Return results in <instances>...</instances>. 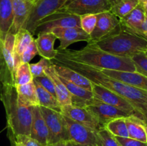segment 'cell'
<instances>
[{"label": "cell", "instance_id": "obj_1", "mask_svg": "<svg viewBox=\"0 0 147 146\" xmlns=\"http://www.w3.org/2000/svg\"><path fill=\"white\" fill-rule=\"evenodd\" d=\"M53 64L66 66L87 77L90 82L98 85L103 86L111 91L126 99L134 108L144 117L145 123L147 125V91L129 84L123 83L117 80L106 75L99 69L90 66L72 61L67 59L55 56L51 61Z\"/></svg>", "mask_w": 147, "mask_h": 146}, {"label": "cell", "instance_id": "obj_2", "mask_svg": "<svg viewBox=\"0 0 147 146\" xmlns=\"http://www.w3.org/2000/svg\"><path fill=\"white\" fill-rule=\"evenodd\" d=\"M56 56L100 70L136 72V67L130 57L109 54L90 43L78 50L67 49L64 51H57Z\"/></svg>", "mask_w": 147, "mask_h": 146}, {"label": "cell", "instance_id": "obj_3", "mask_svg": "<svg viewBox=\"0 0 147 146\" xmlns=\"http://www.w3.org/2000/svg\"><path fill=\"white\" fill-rule=\"evenodd\" d=\"M0 100L6 111L9 140L22 135L30 136L33 107L24 105L18 101L14 84H0Z\"/></svg>", "mask_w": 147, "mask_h": 146}, {"label": "cell", "instance_id": "obj_4", "mask_svg": "<svg viewBox=\"0 0 147 146\" xmlns=\"http://www.w3.org/2000/svg\"><path fill=\"white\" fill-rule=\"evenodd\" d=\"M88 43L109 54L130 58L147 51V40L123 29L103 40Z\"/></svg>", "mask_w": 147, "mask_h": 146}, {"label": "cell", "instance_id": "obj_5", "mask_svg": "<svg viewBox=\"0 0 147 146\" xmlns=\"http://www.w3.org/2000/svg\"><path fill=\"white\" fill-rule=\"evenodd\" d=\"M80 27V17L62 11H57L46 16L37 24L34 35L51 32L54 29Z\"/></svg>", "mask_w": 147, "mask_h": 146}, {"label": "cell", "instance_id": "obj_6", "mask_svg": "<svg viewBox=\"0 0 147 146\" xmlns=\"http://www.w3.org/2000/svg\"><path fill=\"white\" fill-rule=\"evenodd\" d=\"M67 0H35L27 20L22 28L28 30L33 36L39 21L49 14L60 10Z\"/></svg>", "mask_w": 147, "mask_h": 146}, {"label": "cell", "instance_id": "obj_7", "mask_svg": "<svg viewBox=\"0 0 147 146\" xmlns=\"http://www.w3.org/2000/svg\"><path fill=\"white\" fill-rule=\"evenodd\" d=\"M40 107L48 129V144L70 140L61 113L41 106Z\"/></svg>", "mask_w": 147, "mask_h": 146}, {"label": "cell", "instance_id": "obj_8", "mask_svg": "<svg viewBox=\"0 0 147 146\" xmlns=\"http://www.w3.org/2000/svg\"><path fill=\"white\" fill-rule=\"evenodd\" d=\"M92 93L93 94V98L96 100L121 109L130 114L131 116H134L143 120L145 123L144 117L134 108V107L128 100L122 97L121 96L111 91L110 90L103 86L94 83H93L92 85Z\"/></svg>", "mask_w": 147, "mask_h": 146}, {"label": "cell", "instance_id": "obj_9", "mask_svg": "<svg viewBox=\"0 0 147 146\" xmlns=\"http://www.w3.org/2000/svg\"><path fill=\"white\" fill-rule=\"evenodd\" d=\"M121 29L120 19L111 11L98 14L96 25L90 34V40L88 42L103 40L120 31Z\"/></svg>", "mask_w": 147, "mask_h": 146}, {"label": "cell", "instance_id": "obj_10", "mask_svg": "<svg viewBox=\"0 0 147 146\" xmlns=\"http://www.w3.org/2000/svg\"><path fill=\"white\" fill-rule=\"evenodd\" d=\"M83 107L87 108L98 120L102 127H104L109 122L121 117H130V114L116 107L92 98L87 100Z\"/></svg>", "mask_w": 147, "mask_h": 146}, {"label": "cell", "instance_id": "obj_11", "mask_svg": "<svg viewBox=\"0 0 147 146\" xmlns=\"http://www.w3.org/2000/svg\"><path fill=\"white\" fill-rule=\"evenodd\" d=\"M111 8L109 0H73L65 4L58 11L82 16L100 14L110 11Z\"/></svg>", "mask_w": 147, "mask_h": 146}, {"label": "cell", "instance_id": "obj_12", "mask_svg": "<svg viewBox=\"0 0 147 146\" xmlns=\"http://www.w3.org/2000/svg\"><path fill=\"white\" fill-rule=\"evenodd\" d=\"M63 117L70 140L81 146H99L96 132L65 116Z\"/></svg>", "mask_w": 147, "mask_h": 146}, {"label": "cell", "instance_id": "obj_13", "mask_svg": "<svg viewBox=\"0 0 147 146\" xmlns=\"http://www.w3.org/2000/svg\"><path fill=\"white\" fill-rule=\"evenodd\" d=\"M61 114L65 117L81 124L95 132H98L101 125L96 117L84 107L66 104L61 107Z\"/></svg>", "mask_w": 147, "mask_h": 146}, {"label": "cell", "instance_id": "obj_14", "mask_svg": "<svg viewBox=\"0 0 147 146\" xmlns=\"http://www.w3.org/2000/svg\"><path fill=\"white\" fill-rule=\"evenodd\" d=\"M60 41V45L56 50L64 51L70 44L78 42H87L90 40V36L85 32L80 27L56 28L51 31Z\"/></svg>", "mask_w": 147, "mask_h": 146}, {"label": "cell", "instance_id": "obj_15", "mask_svg": "<svg viewBox=\"0 0 147 146\" xmlns=\"http://www.w3.org/2000/svg\"><path fill=\"white\" fill-rule=\"evenodd\" d=\"M100 70L106 75L111 78L147 91V77L137 72H125L111 70Z\"/></svg>", "mask_w": 147, "mask_h": 146}, {"label": "cell", "instance_id": "obj_16", "mask_svg": "<svg viewBox=\"0 0 147 146\" xmlns=\"http://www.w3.org/2000/svg\"><path fill=\"white\" fill-rule=\"evenodd\" d=\"M30 136L43 145L48 144V129L39 105L34 106L32 108V120Z\"/></svg>", "mask_w": 147, "mask_h": 146}, {"label": "cell", "instance_id": "obj_17", "mask_svg": "<svg viewBox=\"0 0 147 146\" xmlns=\"http://www.w3.org/2000/svg\"><path fill=\"white\" fill-rule=\"evenodd\" d=\"M12 5L14 19L9 32L16 34L27 20L33 3L27 0H12Z\"/></svg>", "mask_w": 147, "mask_h": 146}, {"label": "cell", "instance_id": "obj_18", "mask_svg": "<svg viewBox=\"0 0 147 146\" xmlns=\"http://www.w3.org/2000/svg\"><path fill=\"white\" fill-rule=\"evenodd\" d=\"M146 14V12L144 8L143 4L139 3V5L134 9L129 14L123 18L120 19L122 29L139 35Z\"/></svg>", "mask_w": 147, "mask_h": 146}, {"label": "cell", "instance_id": "obj_19", "mask_svg": "<svg viewBox=\"0 0 147 146\" xmlns=\"http://www.w3.org/2000/svg\"><path fill=\"white\" fill-rule=\"evenodd\" d=\"M55 35L53 32H45L37 34L35 39L37 52L43 58L52 61L55 58L57 50L54 48Z\"/></svg>", "mask_w": 147, "mask_h": 146}, {"label": "cell", "instance_id": "obj_20", "mask_svg": "<svg viewBox=\"0 0 147 146\" xmlns=\"http://www.w3.org/2000/svg\"><path fill=\"white\" fill-rule=\"evenodd\" d=\"M45 74L53 81L55 90L56 97L61 107L66 104H72L71 94L55 70L53 63L51 62V64L45 69Z\"/></svg>", "mask_w": 147, "mask_h": 146}, {"label": "cell", "instance_id": "obj_21", "mask_svg": "<svg viewBox=\"0 0 147 146\" xmlns=\"http://www.w3.org/2000/svg\"><path fill=\"white\" fill-rule=\"evenodd\" d=\"M53 66L55 72L60 77L72 82L82 88L92 92L93 82H90L87 77L66 66L58 64H53Z\"/></svg>", "mask_w": 147, "mask_h": 146}, {"label": "cell", "instance_id": "obj_22", "mask_svg": "<svg viewBox=\"0 0 147 146\" xmlns=\"http://www.w3.org/2000/svg\"><path fill=\"white\" fill-rule=\"evenodd\" d=\"M33 35L25 29L21 28L15 34L14 45V74L22 64V54L27 46L34 40Z\"/></svg>", "mask_w": 147, "mask_h": 146}, {"label": "cell", "instance_id": "obj_23", "mask_svg": "<svg viewBox=\"0 0 147 146\" xmlns=\"http://www.w3.org/2000/svg\"><path fill=\"white\" fill-rule=\"evenodd\" d=\"M12 0H0V40L3 42L13 24Z\"/></svg>", "mask_w": 147, "mask_h": 146}, {"label": "cell", "instance_id": "obj_24", "mask_svg": "<svg viewBox=\"0 0 147 146\" xmlns=\"http://www.w3.org/2000/svg\"><path fill=\"white\" fill-rule=\"evenodd\" d=\"M14 87L17 91L18 101L21 104L30 107L39 105L35 84L33 80L27 84L14 85Z\"/></svg>", "mask_w": 147, "mask_h": 146}, {"label": "cell", "instance_id": "obj_25", "mask_svg": "<svg viewBox=\"0 0 147 146\" xmlns=\"http://www.w3.org/2000/svg\"><path fill=\"white\" fill-rule=\"evenodd\" d=\"M127 126L129 137L139 141L147 143L146 125L143 120L134 116L125 118Z\"/></svg>", "mask_w": 147, "mask_h": 146}, {"label": "cell", "instance_id": "obj_26", "mask_svg": "<svg viewBox=\"0 0 147 146\" xmlns=\"http://www.w3.org/2000/svg\"><path fill=\"white\" fill-rule=\"evenodd\" d=\"M34 82L35 84L36 91H37L39 105L60 113L61 112V105L59 103L57 97L49 92H47L46 90H45L37 82L34 81Z\"/></svg>", "mask_w": 147, "mask_h": 146}, {"label": "cell", "instance_id": "obj_27", "mask_svg": "<svg viewBox=\"0 0 147 146\" xmlns=\"http://www.w3.org/2000/svg\"><path fill=\"white\" fill-rule=\"evenodd\" d=\"M15 34L9 32L2 42V52L6 64L14 78V45Z\"/></svg>", "mask_w": 147, "mask_h": 146}, {"label": "cell", "instance_id": "obj_28", "mask_svg": "<svg viewBox=\"0 0 147 146\" xmlns=\"http://www.w3.org/2000/svg\"><path fill=\"white\" fill-rule=\"evenodd\" d=\"M139 4V0H121L112 6L110 11L118 18L122 19L129 14Z\"/></svg>", "mask_w": 147, "mask_h": 146}, {"label": "cell", "instance_id": "obj_29", "mask_svg": "<svg viewBox=\"0 0 147 146\" xmlns=\"http://www.w3.org/2000/svg\"><path fill=\"white\" fill-rule=\"evenodd\" d=\"M126 117L117 118L109 122L105 126V128L107 129L115 137H129L127 126H126Z\"/></svg>", "mask_w": 147, "mask_h": 146}, {"label": "cell", "instance_id": "obj_30", "mask_svg": "<svg viewBox=\"0 0 147 146\" xmlns=\"http://www.w3.org/2000/svg\"><path fill=\"white\" fill-rule=\"evenodd\" d=\"M33 80L30 68V63H22L14 74V85H22L30 82Z\"/></svg>", "mask_w": 147, "mask_h": 146}, {"label": "cell", "instance_id": "obj_31", "mask_svg": "<svg viewBox=\"0 0 147 146\" xmlns=\"http://www.w3.org/2000/svg\"><path fill=\"white\" fill-rule=\"evenodd\" d=\"M99 146H121L116 137L105 127H102L96 132Z\"/></svg>", "mask_w": 147, "mask_h": 146}, {"label": "cell", "instance_id": "obj_32", "mask_svg": "<svg viewBox=\"0 0 147 146\" xmlns=\"http://www.w3.org/2000/svg\"><path fill=\"white\" fill-rule=\"evenodd\" d=\"M14 84V78L9 70L2 52V42L0 40V84Z\"/></svg>", "mask_w": 147, "mask_h": 146}, {"label": "cell", "instance_id": "obj_33", "mask_svg": "<svg viewBox=\"0 0 147 146\" xmlns=\"http://www.w3.org/2000/svg\"><path fill=\"white\" fill-rule=\"evenodd\" d=\"M80 17V28L90 35L97 22V14H85Z\"/></svg>", "mask_w": 147, "mask_h": 146}, {"label": "cell", "instance_id": "obj_34", "mask_svg": "<svg viewBox=\"0 0 147 146\" xmlns=\"http://www.w3.org/2000/svg\"><path fill=\"white\" fill-rule=\"evenodd\" d=\"M133 61L136 72L147 77V56L144 52H140L131 57Z\"/></svg>", "mask_w": 147, "mask_h": 146}, {"label": "cell", "instance_id": "obj_35", "mask_svg": "<svg viewBox=\"0 0 147 146\" xmlns=\"http://www.w3.org/2000/svg\"><path fill=\"white\" fill-rule=\"evenodd\" d=\"M50 64H51V61L43 57H42L40 61L37 62V63L30 64V71L33 78L44 75L45 70Z\"/></svg>", "mask_w": 147, "mask_h": 146}, {"label": "cell", "instance_id": "obj_36", "mask_svg": "<svg viewBox=\"0 0 147 146\" xmlns=\"http://www.w3.org/2000/svg\"><path fill=\"white\" fill-rule=\"evenodd\" d=\"M37 54L38 52H37L35 39H34L23 52L22 54V63H30V62Z\"/></svg>", "mask_w": 147, "mask_h": 146}, {"label": "cell", "instance_id": "obj_37", "mask_svg": "<svg viewBox=\"0 0 147 146\" xmlns=\"http://www.w3.org/2000/svg\"><path fill=\"white\" fill-rule=\"evenodd\" d=\"M33 80L37 82L45 90H46L47 92H49L51 93L52 94H53V95L56 97L55 90V87L53 81L45 74L42 76L34 77V78H33Z\"/></svg>", "mask_w": 147, "mask_h": 146}, {"label": "cell", "instance_id": "obj_38", "mask_svg": "<svg viewBox=\"0 0 147 146\" xmlns=\"http://www.w3.org/2000/svg\"><path fill=\"white\" fill-rule=\"evenodd\" d=\"M10 140L11 141H12V140H17V141L22 143L24 145V146H45L40 143H39L37 140H34V138H32V137H31L29 135H18Z\"/></svg>", "mask_w": 147, "mask_h": 146}, {"label": "cell", "instance_id": "obj_39", "mask_svg": "<svg viewBox=\"0 0 147 146\" xmlns=\"http://www.w3.org/2000/svg\"><path fill=\"white\" fill-rule=\"evenodd\" d=\"M116 138L121 146H147V143H144L130 137H116Z\"/></svg>", "mask_w": 147, "mask_h": 146}, {"label": "cell", "instance_id": "obj_40", "mask_svg": "<svg viewBox=\"0 0 147 146\" xmlns=\"http://www.w3.org/2000/svg\"><path fill=\"white\" fill-rule=\"evenodd\" d=\"M139 35L147 40V13L146 14V17H145V19L144 21L143 24L142 26V28H141Z\"/></svg>", "mask_w": 147, "mask_h": 146}, {"label": "cell", "instance_id": "obj_41", "mask_svg": "<svg viewBox=\"0 0 147 146\" xmlns=\"http://www.w3.org/2000/svg\"><path fill=\"white\" fill-rule=\"evenodd\" d=\"M65 146H81V145H79L78 143L73 141V140H67V141H65Z\"/></svg>", "mask_w": 147, "mask_h": 146}, {"label": "cell", "instance_id": "obj_42", "mask_svg": "<svg viewBox=\"0 0 147 146\" xmlns=\"http://www.w3.org/2000/svg\"><path fill=\"white\" fill-rule=\"evenodd\" d=\"M45 146H65V141L57 142L55 143H51V144H47Z\"/></svg>", "mask_w": 147, "mask_h": 146}, {"label": "cell", "instance_id": "obj_43", "mask_svg": "<svg viewBox=\"0 0 147 146\" xmlns=\"http://www.w3.org/2000/svg\"><path fill=\"white\" fill-rule=\"evenodd\" d=\"M11 142V144H12V146H24V145L22 143H21L20 142L17 141V140H12Z\"/></svg>", "mask_w": 147, "mask_h": 146}, {"label": "cell", "instance_id": "obj_44", "mask_svg": "<svg viewBox=\"0 0 147 146\" xmlns=\"http://www.w3.org/2000/svg\"><path fill=\"white\" fill-rule=\"evenodd\" d=\"M121 1V0H109V3H110V4L111 7L112 6L115 5L116 4H117V3H119V1Z\"/></svg>", "mask_w": 147, "mask_h": 146}, {"label": "cell", "instance_id": "obj_45", "mask_svg": "<svg viewBox=\"0 0 147 146\" xmlns=\"http://www.w3.org/2000/svg\"><path fill=\"white\" fill-rule=\"evenodd\" d=\"M143 6H144V8L145 11H146V12H147V2L143 4Z\"/></svg>", "mask_w": 147, "mask_h": 146}, {"label": "cell", "instance_id": "obj_46", "mask_svg": "<svg viewBox=\"0 0 147 146\" xmlns=\"http://www.w3.org/2000/svg\"><path fill=\"white\" fill-rule=\"evenodd\" d=\"M139 3H140V4H142L147 2V0H139Z\"/></svg>", "mask_w": 147, "mask_h": 146}, {"label": "cell", "instance_id": "obj_47", "mask_svg": "<svg viewBox=\"0 0 147 146\" xmlns=\"http://www.w3.org/2000/svg\"><path fill=\"white\" fill-rule=\"evenodd\" d=\"M73 1V0H67V2L65 3V4H67V3H70V1Z\"/></svg>", "mask_w": 147, "mask_h": 146}, {"label": "cell", "instance_id": "obj_48", "mask_svg": "<svg viewBox=\"0 0 147 146\" xmlns=\"http://www.w3.org/2000/svg\"><path fill=\"white\" fill-rule=\"evenodd\" d=\"M27 1H31V2L34 3V1H35V0H27Z\"/></svg>", "mask_w": 147, "mask_h": 146}, {"label": "cell", "instance_id": "obj_49", "mask_svg": "<svg viewBox=\"0 0 147 146\" xmlns=\"http://www.w3.org/2000/svg\"><path fill=\"white\" fill-rule=\"evenodd\" d=\"M146 135H147V125H146Z\"/></svg>", "mask_w": 147, "mask_h": 146}, {"label": "cell", "instance_id": "obj_50", "mask_svg": "<svg viewBox=\"0 0 147 146\" xmlns=\"http://www.w3.org/2000/svg\"><path fill=\"white\" fill-rule=\"evenodd\" d=\"M144 53H145V54H146V55L147 56V51H146V52H144Z\"/></svg>", "mask_w": 147, "mask_h": 146}, {"label": "cell", "instance_id": "obj_51", "mask_svg": "<svg viewBox=\"0 0 147 146\" xmlns=\"http://www.w3.org/2000/svg\"><path fill=\"white\" fill-rule=\"evenodd\" d=\"M146 13H147V12H146Z\"/></svg>", "mask_w": 147, "mask_h": 146}]
</instances>
